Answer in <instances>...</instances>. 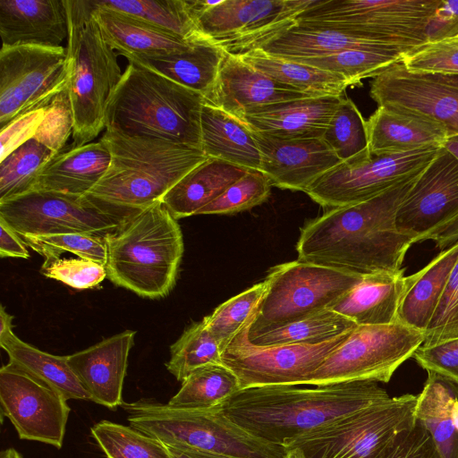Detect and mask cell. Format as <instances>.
Wrapping results in <instances>:
<instances>
[{"label": "cell", "instance_id": "cell-32", "mask_svg": "<svg viewBox=\"0 0 458 458\" xmlns=\"http://www.w3.org/2000/svg\"><path fill=\"white\" fill-rule=\"evenodd\" d=\"M201 150L207 157L247 169H260L253 131L240 119L204 103L200 115Z\"/></svg>", "mask_w": 458, "mask_h": 458}, {"label": "cell", "instance_id": "cell-30", "mask_svg": "<svg viewBox=\"0 0 458 458\" xmlns=\"http://www.w3.org/2000/svg\"><path fill=\"white\" fill-rule=\"evenodd\" d=\"M92 4V15L104 39L122 55L178 52L189 48L194 41L127 13L98 7L93 0Z\"/></svg>", "mask_w": 458, "mask_h": 458}, {"label": "cell", "instance_id": "cell-48", "mask_svg": "<svg viewBox=\"0 0 458 458\" xmlns=\"http://www.w3.org/2000/svg\"><path fill=\"white\" fill-rule=\"evenodd\" d=\"M407 71L428 75H458V37L428 40L404 53Z\"/></svg>", "mask_w": 458, "mask_h": 458}, {"label": "cell", "instance_id": "cell-47", "mask_svg": "<svg viewBox=\"0 0 458 458\" xmlns=\"http://www.w3.org/2000/svg\"><path fill=\"white\" fill-rule=\"evenodd\" d=\"M267 177L257 169L248 171L197 215H233L249 210L267 199L271 191Z\"/></svg>", "mask_w": 458, "mask_h": 458}, {"label": "cell", "instance_id": "cell-37", "mask_svg": "<svg viewBox=\"0 0 458 458\" xmlns=\"http://www.w3.org/2000/svg\"><path fill=\"white\" fill-rule=\"evenodd\" d=\"M96 6L127 13L182 38H201L189 0H93Z\"/></svg>", "mask_w": 458, "mask_h": 458}, {"label": "cell", "instance_id": "cell-25", "mask_svg": "<svg viewBox=\"0 0 458 458\" xmlns=\"http://www.w3.org/2000/svg\"><path fill=\"white\" fill-rule=\"evenodd\" d=\"M366 123L373 155L443 147L449 137L446 128L436 121L386 106H377Z\"/></svg>", "mask_w": 458, "mask_h": 458}, {"label": "cell", "instance_id": "cell-53", "mask_svg": "<svg viewBox=\"0 0 458 458\" xmlns=\"http://www.w3.org/2000/svg\"><path fill=\"white\" fill-rule=\"evenodd\" d=\"M376 458H441L426 428L415 424Z\"/></svg>", "mask_w": 458, "mask_h": 458}, {"label": "cell", "instance_id": "cell-44", "mask_svg": "<svg viewBox=\"0 0 458 458\" xmlns=\"http://www.w3.org/2000/svg\"><path fill=\"white\" fill-rule=\"evenodd\" d=\"M90 432L106 458H171L164 444L131 426L101 420Z\"/></svg>", "mask_w": 458, "mask_h": 458}, {"label": "cell", "instance_id": "cell-50", "mask_svg": "<svg viewBox=\"0 0 458 458\" xmlns=\"http://www.w3.org/2000/svg\"><path fill=\"white\" fill-rule=\"evenodd\" d=\"M458 337V260L451 272L434 315L424 332L422 345Z\"/></svg>", "mask_w": 458, "mask_h": 458}, {"label": "cell", "instance_id": "cell-36", "mask_svg": "<svg viewBox=\"0 0 458 458\" xmlns=\"http://www.w3.org/2000/svg\"><path fill=\"white\" fill-rule=\"evenodd\" d=\"M9 357V362L25 371L67 401L90 400L89 393L68 362V355L59 356L43 352L19 337L13 336L0 344Z\"/></svg>", "mask_w": 458, "mask_h": 458}, {"label": "cell", "instance_id": "cell-9", "mask_svg": "<svg viewBox=\"0 0 458 458\" xmlns=\"http://www.w3.org/2000/svg\"><path fill=\"white\" fill-rule=\"evenodd\" d=\"M441 0H316L298 23L334 29L411 50L428 41L426 29Z\"/></svg>", "mask_w": 458, "mask_h": 458}, {"label": "cell", "instance_id": "cell-49", "mask_svg": "<svg viewBox=\"0 0 458 458\" xmlns=\"http://www.w3.org/2000/svg\"><path fill=\"white\" fill-rule=\"evenodd\" d=\"M74 117L67 85L47 106L34 139L58 154L72 135Z\"/></svg>", "mask_w": 458, "mask_h": 458}, {"label": "cell", "instance_id": "cell-23", "mask_svg": "<svg viewBox=\"0 0 458 458\" xmlns=\"http://www.w3.org/2000/svg\"><path fill=\"white\" fill-rule=\"evenodd\" d=\"M2 46L60 47L68 38L64 0H0Z\"/></svg>", "mask_w": 458, "mask_h": 458}, {"label": "cell", "instance_id": "cell-55", "mask_svg": "<svg viewBox=\"0 0 458 458\" xmlns=\"http://www.w3.org/2000/svg\"><path fill=\"white\" fill-rule=\"evenodd\" d=\"M428 40L458 37V0H441L426 29Z\"/></svg>", "mask_w": 458, "mask_h": 458}, {"label": "cell", "instance_id": "cell-5", "mask_svg": "<svg viewBox=\"0 0 458 458\" xmlns=\"http://www.w3.org/2000/svg\"><path fill=\"white\" fill-rule=\"evenodd\" d=\"M106 240L110 281L143 298L169 294L184 247L177 219L161 201L128 217Z\"/></svg>", "mask_w": 458, "mask_h": 458}, {"label": "cell", "instance_id": "cell-20", "mask_svg": "<svg viewBox=\"0 0 458 458\" xmlns=\"http://www.w3.org/2000/svg\"><path fill=\"white\" fill-rule=\"evenodd\" d=\"M260 153V171L272 186L306 191L342 161L322 138L280 139L254 132Z\"/></svg>", "mask_w": 458, "mask_h": 458}, {"label": "cell", "instance_id": "cell-1", "mask_svg": "<svg viewBox=\"0 0 458 458\" xmlns=\"http://www.w3.org/2000/svg\"><path fill=\"white\" fill-rule=\"evenodd\" d=\"M420 174L372 199L328 209L310 221L301 231L298 259L360 276L403 271L404 256L414 241L397 229L395 216Z\"/></svg>", "mask_w": 458, "mask_h": 458}, {"label": "cell", "instance_id": "cell-31", "mask_svg": "<svg viewBox=\"0 0 458 458\" xmlns=\"http://www.w3.org/2000/svg\"><path fill=\"white\" fill-rule=\"evenodd\" d=\"M409 50L377 42L364 36L334 29L297 23L259 49L267 55L289 60L327 56L350 48Z\"/></svg>", "mask_w": 458, "mask_h": 458}, {"label": "cell", "instance_id": "cell-7", "mask_svg": "<svg viewBox=\"0 0 458 458\" xmlns=\"http://www.w3.org/2000/svg\"><path fill=\"white\" fill-rule=\"evenodd\" d=\"M68 16L69 95L74 126L70 148L90 143L106 129V111L123 72L116 54L93 18L92 0H64Z\"/></svg>", "mask_w": 458, "mask_h": 458}, {"label": "cell", "instance_id": "cell-21", "mask_svg": "<svg viewBox=\"0 0 458 458\" xmlns=\"http://www.w3.org/2000/svg\"><path fill=\"white\" fill-rule=\"evenodd\" d=\"M309 96L274 79L225 52L217 78L205 103L242 120L252 109Z\"/></svg>", "mask_w": 458, "mask_h": 458}, {"label": "cell", "instance_id": "cell-18", "mask_svg": "<svg viewBox=\"0 0 458 458\" xmlns=\"http://www.w3.org/2000/svg\"><path fill=\"white\" fill-rule=\"evenodd\" d=\"M0 403L21 439L63 446L67 400L11 362L0 369Z\"/></svg>", "mask_w": 458, "mask_h": 458}, {"label": "cell", "instance_id": "cell-2", "mask_svg": "<svg viewBox=\"0 0 458 458\" xmlns=\"http://www.w3.org/2000/svg\"><path fill=\"white\" fill-rule=\"evenodd\" d=\"M389 397L374 381L314 388L272 386L241 389L220 408L232 421L251 435L283 445L286 441Z\"/></svg>", "mask_w": 458, "mask_h": 458}, {"label": "cell", "instance_id": "cell-62", "mask_svg": "<svg viewBox=\"0 0 458 458\" xmlns=\"http://www.w3.org/2000/svg\"><path fill=\"white\" fill-rule=\"evenodd\" d=\"M285 458H305L298 448L286 451Z\"/></svg>", "mask_w": 458, "mask_h": 458}, {"label": "cell", "instance_id": "cell-14", "mask_svg": "<svg viewBox=\"0 0 458 458\" xmlns=\"http://www.w3.org/2000/svg\"><path fill=\"white\" fill-rule=\"evenodd\" d=\"M251 323L221 352L222 364L235 374L241 389L306 385L310 376L352 331L319 344L257 346L248 338Z\"/></svg>", "mask_w": 458, "mask_h": 458}, {"label": "cell", "instance_id": "cell-11", "mask_svg": "<svg viewBox=\"0 0 458 458\" xmlns=\"http://www.w3.org/2000/svg\"><path fill=\"white\" fill-rule=\"evenodd\" d=\"M316 0H189L202 37L242 55L298 23Z\"/></svg>", "mask_w": 458, "mask_h": 458}, {"label": "cell", "instance_id": "cell-40", "mask_svg": "<svg viewBox=\"0 0 458 458\" xmlns=\"http://www.w3.org/2000/svg\"><path fill=\"white\" fill-rule=\"evenodd\" d=\"M405 52L399 49L355 47L327 56L293 60L344 76L351 84H360L366 78H374L396 63Z\"/></svg>", "mask_w": 458, "mask_h": 458}, {"label": "cell", "instance_id": "cell-60", "mask_svg": "<svg viewBox=\"0 0 458 458\" xmlns=\"http://www.w3.org/2000/svg\"><path fill=\"white\" fill-rule=\"evenodd\" d=\"M443 147L458 158V135L448 137Z\"/></svg>", "mask_w": 458, "mask_h": 458}, {"label": "cell", "instance_id": "cell-45", "mask_svg": "<svg viewBox=\"0 0 458 458\" xmlns=\"http://www.w3.org/2000/svg\"><path fill=\"white\" fill-rule=\"evenodd\" d=\"M266 288L265 281L258 283L223 302L202 319L221 352L248 323L253 321Z\"/></svg>", "mask_w": 458, "mask_h": 458}, {"label": "cell", "instance_id": "cell-10", "mask_svg": "<svg viewBox=\"0 0 458 458\" xmlns=\"http://www.w3.org/2000/svg\"><path fill=\"white\" fill-rule=\"evenodd\" d=\"M362 276L294 260L275 266L265 278L266 292L249 336L303 319L328 309Z\"/></svg>", "mask_w": 458, "mask_h": 458}, {"label": "cell", "instance_id": "cell-41", "mask_svg": "<svg viewBox=\"0 0 458 458\" xmlns=\"http://www.w3.org/2000/svg\"><path fill=\"white\" fill-rule=\"evenodd\" d=\"M55 155L32 138L0 160V202L31 191L39 172Z\"/></svg>", "mask_w": 458, "mask_h": 458}, {"label": "cell", "instance_id": "cell-57", "mask_svg": "<svg viewBox=\"0 0 458 458\" xmlns=\"http://www.w3.org/2000/svg\"><path fill=\"white\" fill-rule=\"evenodd\" d=\"M13 317L10 315L3 305L0 309V344L5 343L15 335L13 331Z\"/></svg>", "mask_w": 458, "mask_h": 458}, {"label": "cell", "instance_id": "cell-56", "mask_svg": "<svg viewBox=\"0 0 458 458\" xmlns=\"http://www.w3.org/2000/svg\"><path fill=\"white\" fill-rule=\"evenodd\" d=\"M0 256L28 259L27 245L4 219L0 218Z\"/></svg>", "mask_w": 458, "mask_h": 458}, {"label": "cell", "instance_id": "cell-61", "mask_svg": "<svg viewBox=\"0 0 458 458\" xmlns=\"http://www.w3.org/2000/svg\"><path fill=\"white\" fill-rule=\"evenodd\" d=\"M0 458H23V456L16 449L9 447L1 451Z\"/></svg>", "mask_w": 458, "mask_h": 458}, {"label": "cell", "instance_id": "cell-12", "mask_svg": "<svg viewBox=\"0 0 458 458\" xmlns=\"http://www.w3.org/2000/svg\"><path fill=\"white\" fill-rule=\"evenodd\" d=\"M424 342V333L399 322L357 326L310 376L315 386L354 381L387 383Z\"/></svg>", "mask_w": 458, "mask_h": 458}, {"label": "cell", "instance_id": "cell-24", "mask_svg": "<svg viewBox=\"0 0 458 458\" xmlns=\"http://www.w3.org/2000/svg\"><path fill=\"white\" fill-rule=\"evenodd\" d=\"M341 98H307L252 109L242 121L252 131L280 139L322 138Z\"/></svg>", "mask_w": 458, "mask_h": 458}, {"label": "cell", "instance_id": "cell-19", "mask_svg": "<svg viewBox=\"0 0 458 458\" xmlns=\"http://www.w3.org/2000/svg\"><path fill=\"white\" fill-rule=\"evenodd\" d=\"M370 97L378 106L412 113L444 125L458 135V89L430 75L413 73L396 63L373 78Z\"/></svg>", "mask_w": 458, "mask_h": 458}, {"label": "cell", "instance_id": "cell-46", "mask_svg": "<svg viewBox=\"0 0 458 458\" xmlns=\"http://www.w3.org/2000/svg\"><path fill=\"white\" fill-rule=\"evenodd\" d=\"M27 246L51 260L70 252L78 258L89 259L106 266L107 259L106 240L104 236L86 233H57L47 235H22Z\"/></svg>", "mask_w": 458, "mask_h": 458}, {"label": "cell", "instance_id": "cell-33", "mask_svg": "<svg viewBox=\"0 0 458 458\" xmlns=\"http://www.w3.org/2000/svg\"><path fill=\"white\" fill-rule=\"evenodd\" d=\"M247 171V168L208 157L170 189L161 202L177 220L197 215Z\"/></svg>", "mask_w": 458, "mask_h": 458}, {"label": "cell", "instance_id": "cell-6", "mask_svg": "<svg viewBox=\"0 0 458 458\" xmlns=\"http://www.w3.org/2000/svg\"><path fill=\"white\" fill-rule=\"evenodd\" d=\"M122 408L130 426L165 446L210 458H285L282 445L258 438L232 421L220 407L185 409L140 399Z\"/></svg>", "mask_w": 458, "mask_h": 458}, {"label": "cell", "instance_id": "cell-29", "mask_svg": "<svg viewBox=\"0 0 458 458\" xmlns=\"http://www.w3.org/2000/svg\"><path fill=\"white\" fill-rule=\"evenodd\" d=\"M458 260V242L444 250L417 273L405 276L397 322L425 332Z\"/></svg>", "mask_w": 458, "mask_h": 458}, {"label": "cell", "instance_id": "cell-26", "mask_svg": "<svg viewBox=\"0 0 458 458\" xmlns=\"http://www.w3.org/2000/svg\"><path fill=\"white\" fill-rule=\"evenodd\" d=\"M225 51L201 37L182 51L165 54H125L130 63L148 69L190 89L204 99L211 92Z\"/></svg>", "mask_w": 458, "mask_h": 458}, {"label": "cell", "instance_id": "cell-34", "mask_svg": "<svg viewBox=\"0 0 458 458\" xmlns=\"http://www.w3.org/2000/svg\"><path fill=\"white\" fill-rule=\"evenodd\" d=\"M415 418L428 430L441 458H458V386L428 372Z\"/></svg>", "mask_w": 458, "mask_h": 458}, {"label": "cell", "instance_id": "cell-43", "mask_svg": "<svg viewBox=\"0 0 458 458\" xmlns=\"http://www.w3.org/2000/svg\"><path fill=\"white\" fill-rule=\"evenodd\" d=\"M322 139L342 163L370 154L366 121L349 98H341Z\"/></svg>", "mask_w": 458, "mask_h": 458}, {"label": "cell", "instance_id": "cell-54", "mask_svg": "<svg viewBox=\"0 0 458 458\" xmlns=\"http://www.w3.org/2000/svg\"><path fill=\"white\" fill-rule=\"evenodd\" d=\"M46 107L31 110L0 129V160L34 138L36 131L43 119Z\"/></svg>", "mask_w": 458, "mask_h": 458}, {"label": "cell", "instance_id": "cell-27", "mask_svg": "<svg viewBox=\"0 0 458 458\" xmlns=\"http://www.w3.org/2000/svg\"><path fill=\"white\" fill-rule=\"evenodd\" d=\"M110 161V151L101 140L62 151L44 165L32 191L84 196L104 176Z\"/></svg>", "mask_w": 458, "mask_h": 458}, {"label": "cell", "instance_id": "cell-58", "mask_svg": "<svg viewBox=\"0 0 458 458\" xmlns=\"http://www.w3.org/2000/svg\"><path fill=\"white\" fill-rule=\"evenodd\" d=\"M171 458H210L201 454L182 451L175 448L166 446Z\"/></svg>", "mask_w": 458, "mask_h": 458}, {"label": "cell", "instance_id": "cell-39", "mask_svg": "<svg viewBox=\"0 0 458 458\" xmlns=\"http://www.w3.org/2000/svg\"><path fill=\"white\" fill-rule=\"evenodd\" d=\"M357 325L344 316L324 310L286 326L249 336L257 346H272L295 344H319L353 330Z\"/></svg>", "mask_w": 458, "mask_h": 458}, {"label": "cell", "instance_id": "cell-8", "mask_svg": "<svg viewBox=\"0 0 458 458\" xmlns=\"http://www.w3.org/2000/svg\"><path fill=\"white\" fill-rule=\"evenodd\" d=\"M418 395L389 397L286 441L305 458H376L416 421Z\"/></svg>", "mask_w": 458, "mask_h": 458}, {"label": "cell", "instance_id": "cell-3", "mask_svg": "<svg viewBox=\"0 0 458 458\" xmlns=\"http://www.w3.org/2000/svg\"><path fill=\"white\" fill-rule=\"evenodd\" d=\"M100 140L110 151V165L83 197L123 217L160 202L185 174L208 158L199 148L161 139L106 130Z\"/></svg>", "mask_w": 458, "mask_h": 458}, {"label": "cell", "instance_id": "cell-15", "mask_svg": "<svg viewBox=\"0 0 458 458\" xmlns=\"http://www.w3.org/2000/svg\"><path fill=\"white\" fill-rule=\"evenodd\" d=\"M69 83L66 47H4L0 49V129L49 105Z\"/></svg>", "mask_w": 458, "mask_h": 458}, {"label": "cell", "instance_id": "cell-59", "mask_svg": "<svg viewBox=\"0 0 458 458\" xmlns=\"http://www.w3.org/2000/svg\"><path fill=\"white\" fill-rule=\"evenodd\" d=\"M433 79L458 89V75H430Z\"/></svg>", "mask_w": 458, "mask_h": 458}, {"label": "cell", "instance_id": "cell-51", "mask_svg": "<svg viewBox=\"0 0 458 458\" xmlns=\"http://www.w3.org/2000/svg\"><path fill=\"white\" fill-rule=\"evenodd\" d=\"M41 273L75 289L93 288L106 277L105 266L81 258L45 260Z\"/></svg>", "mask_w": 458, "mask_h": 458}, {"label": "cell", "instance_id": "cell-28", "mask_svg": "<svg viewBox=\"0 0 458 458\" xmlns=\"http://www.w3.org/2000/svg\"><path fill=\"white\" fill-rule=\"evenodd\" d=\"M404 286L403 271L364 276L328 310L357 326L392 324L397 322V310Z\"/></svg>", "mask_w": 458, "mask_h": 458}, {"label": "cell", "instance_id": "cell-52", "mask_svg": "<svg viewBox=\"0 0 458 458\" xmlns=\"http://www.w3.org/2000/svg\"><path fill=\"white\" fill-rule=\"evenodd\" d=\"M412 357L427 372H435L458 386V337L421 344Z\"/></svg>", "mask_w": 458, "mask_h": 458}, {"label": "cell", "instance_id": "cell-38", "mask_svg": "<svg viewBox=\"0 0 458 458\" xmlns=\"http://www.w3.org/2000/svg\"><path fill=\"white\" fill-rule=\"evenodd\" d=\"M239 390V380L232 370L223 364L208 365L187 377L168 403L185 409H214Z\"/></svg>", "mask_w": 458, "mask_h": 458}, {"label": "cell", "instance_id": "cell-35", "mask_svg": "<svg viewBox=\"0 0 458 458\" xmlns=\"http://www.w3.org/2000/svg\"><path fill=\"white\" fill-rule=\"evenodd\" d=\"M240 56L276 81L292 87L310 98H341L351 86L340 74L297 61L269 55L259 49Z\"/></svg>", "mask_w": 458, "mask_h": 458}, {"label": "cell", "instance_id": "cell-17", "mask_svg": "<svg viewBox=\"0 0 458 458\" xmlns=\"http://www.w3.org/2000/svg\"><path fill=\"white\" fill-rule=\"evenodd\" d=\"M0 218L20 236L77 233L106 237L128 217L100 208L83 196L31 191L0 202Z\"/></svg>", "mask_w": 458, "mask_h": 458}, {"label": "cell", "instance_id": "cell-16", "mask_svg": "<svg viewBox=\"0 0 458 458\" xmlns=\"http://www.w3.org/2000/svg\"><path fill=\"white\" fill-rule=\"evenodd\" d=\"M441 147L405 153L373 155L341 163L318 178L306 191L328 209L362 202L420 174Z\"/></svg>", "mask_w": 458, "mask_h": 458}, {"label": "cell", "instance_id": "cell-13", "mask_svg": "<svg viewBox=\"0 0 458 458\" xmlns=\"http://www.w3.org/2000/svg\"><path fill=\"white\" fill-rule=\"evenodd\" d=\"M397 229L439 249L458 242V158L441 147L398 207Z\"/></svg>", "mask_w": 458, "mask_h": 458}, {"label": "cell", "instance_id": "cell-42", "mask_svg": "<svg viewBox=\"0 0 458 458\" xmlns=\"http://www.w3.org/2000/svg\"><path fill=\"white\" fill-rule=\"evenodd\" d=\"M215 364H222L221 350L201 320L189 326L171 345L170 359L165 366L182 382L195 370Z\"/></svg>", "mask_w": 458, "mask_h": 458}, {"label": "cell", "instance_id": "cell-22", "mask_svg": "<svg viewBox=\"0 0 458 458\" xmlns=\"http://www.w3.org/2000/svg\"><path fill=\"white\" fill-rule=\"evenodd\" d=\"M135 335L133 330H125L68 355L90 401L110 410L123 405V381Z\"/></svg>", "mask_w": 458, "mask_h": 458}, {"label": "cell", "instance_id": "cell-4", "mask_svg": "<svg viewBox=\"0 0 458 458\" xmlns=\"http://www.w3.org/2000/svg\"><path fill=\"white\" fill-rule=\"evenodd\" d=\"M200 94L130 63L110 97L106 130L201 149Z\"/></svg>", "mask_w": 458, "mask_h": 458}]
</instances>
